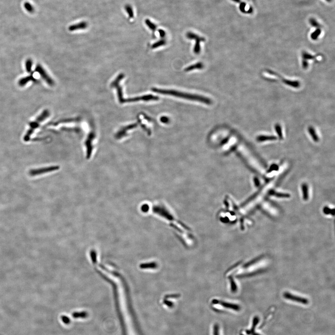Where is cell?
<instances>
[{
  "mask_svg": "<svg viewBox=\"0 0 335 335\" xmlns=\"http://www.w3.org/2000/svg\"><path fill=\"white\" fill-rule=\"evenodd\" d=\"M259 318L257 317H255L254 318L253 321V325L251 329L250 330H247L246 331V333L249 335H257V333H256L255 332V330L256 327V325L259 322Z\"/></svg>",
  "mask_w": 335,
  "mask_h": 335,
  "instance_id": "cell-9",
  "label": "cell"
},
{
  "mask_svg": "<svg viewBox=\"0 0 335 335\" xmlns=\"http://www.w3.org/2000/svg\"><path fill=\"white\" fill-rule=\"evenodd\" d=\"M124 77V74H120V75L117 76L116 80H115L111 84L112 86L116 88V89H117L118 99H119V102H121V103H124V100L125 99H124V97H123V91H122V88L120 87V85H119V83Z\"/></svg>",
  "mask_w": 335,
  "mask_h": 335,
  "instance_id": "cell-6",
  "label": "cell"
},
{
  "mask_svg": "<svg viewBox=\"0 0 335 335\" xmlns=\"http://www.w3.org/2000/svg\"><path fill=\"white\" fill-rule=\"evenodd\" d=\"M269 195H271V196H275V197H277L278 198H289L291 197V195L290 194H288V193H281V192H277V191H275L274 190H271L269 191Z\"/></svg>",
  "mask_w": 335,
  "mask_h": 335,
  "instance_id": "cell-10",
  "label": "cell"
},
{
  "mask_svg": "<svg viewBox=\"0 0 335 335\" xmlns=\"http://www.w3.org/2000/svg\"><path fill=\"white\" fill-rule=\"evenodd\" d=\"M32 63V61L30 59H28L25 62V68L27 72L30 73L31 72Z\"/></svg>",
  "mask_w": 335,
  "mask_h": 335,
  "instance_id": "cell-19",
  "label": "cell"
},
{
  "mask_svg": "<svg viewBox=\"0 0 335 335\" xmlns=\"http://www.w3.org/2000/svg\"><path fill=\"white\" fill-rule=\"evenodd\" d=\"M74 318H85L88 316V313L86 312H74L72 314Z\"/></svg>",
  "mask_w": 335,
  "mask_h": 335,
  "instance_id": "cell-20",
  "label": "cell"
},
{
  "mask_svg": "<svg viewBox=\"0 0 335 335\" xmlns=\"http://www.w3.org/2000/svg\"><path fill=\"white\" fill-rule=\"evenodd\" d=\"M203 68V64H202L201 62H198V63H196L195 64H193V65H191V66H188L187 68H186L185 69V71L188 72L190 71L193 70H196V69H201Z\"/></svg>",
  "mask_w": 335,
  "mask_h": 335,
  "instance_id": "cell-17",
  "label": "cell"
},
{
  "mask_svg": "<svg viewBox=\"0 0 335 335\" xmlns=\"http://www.w3.org/2000/svg\"><path fill=\"white\" fill-rule=\"evenodd\" d=\"M61 319H62V321H63L64 323L66 324H69V323L70 322V319H69L68 317H66V316H62V317H61Z\"/></svg>",
  "mask_w": 335,
  "mask_h": 335,
  "instance_id": "cell-30",
  "label": "cell"
},
{
  "mask_svg": "<svg viewBox=\"0 0 335 335\" xmlns=\"http://www.w3.org/2000/svg\"><path fill=\"white\" fill-rule=\"evenodd\" d=\"M145 23H146V25L148 26L149 28L152 31H155L156 29V26L154 24V23L152 22L150 20L146 19L145 20Z\"/></svg>",
  "mask_w": 335,
  "mask_h": 335,
  "instance_id": "cell-22",
  "label": "cell"
},
{
  "mask_svg": "<svg viewBox=\"0 0 335 335\" xmlns=\"http://www.w3.org/2000/svg\"><path fill=\"white\" fill-rule=\"evenodd\" d=\"M221 305L223 306L226 308L230 309L236 311H239L240 310V307L235 304H231V303H225V302H221Z\"/></svg>",
  "mask_w": 335,
  "mask_h": 335,
  "instance_id": "cell-14",
  "label": "cell"
},
{
  "mask_svg": "<svg viewBox=\"0 0 335 335\" xmlns=\"http://www.w3.org/2000/svg\"><path fill=\"white\" fill-rule=\"evenodd\" d=\"M308 131L309 133H310V135L311 136L313 141L315 142H318L319 140V137H318L317 133H316L315 129L313 128L310 127L308 128Z\"/></svg>",
  "mask_w": 335,
  "mask_h": 335,
  "instance_id": "cell-18",
  "label": "cell"
},
{
  "mask_svg": "<svg viewBox=\"0 0 335 335\" xmlns=\"http://www.w3.org/2000/svg\"><path fill=\"white\" fill-rule=\"evenodd\" d=\"M159 99V97L157 96H154L152 95H144L142 97H137L129 98L128 99H124V102H136L140 101H157Z\"/></svg>",
  "mask_w": 335,
  "mask_h": 335,
  "instance_id": "cell-7",
  "label": "cell"
},
{
  "mask_svg": "<svg viewBox=\"0 0 335 335\" xmlns=\"http://www.w3.org/2000/svg\"><path fill=\"white\" fill-rule=\"evenodd\" d=\"M87 27V23H86L85 22H81V23H78V24L71 26L69 28V30L70 31L76 30L80 29H85Z\"/></svg>",
  "mask_w": 335,
  "mask_h": 335,
  "instance_id": "cell-16",
  "label": "cell"
},
{
  "mask_svg": "<svg viewBox=\"0 0 335 335\" xmlns=\"http://www.w3.org/2000/svg\"><path fill=\"white\" fill-rule=\"evenodd\" d=\"M324 212L326 214H332V213H334V209L333 210H331L330 208H328L327 207H324Z\"/></svg>",
  "mask_w": 335,
  "mask_h": 335,
  "instance_id": "cell-26",
  "label": "cell"
},
{
  "mask_svg": "<svg viewBox=\"0 0 335 335\" xmlns=\"http://www.w3.org/2000/svg\"><path fill=\"white\" fill-rule=\"evenodd\" d=\"M35 71L38 72L41 75L43 79L50 86H53L55 84L54 81L53 79L49 76L45 70L43 68V67L40 64H38L36 66L35 69Z\"/></svg>",
  "mask_w": 335,
  "mask_h": 335,
  "instance_id": "cell-5",
  "label": "cell"
},
{
  "mask_svg": "<svg viewBox=\"0 0 335 335\" xmlns=\"http://www.w3.org/2000/svg\"><path fill=\"white\" fill-rule=\"evenodd\" d=\"M278 170V166L277 165L274 164V165H271V166L269 168V172H271L274 170Z\"/></svg>",
  "mask_w": 335,
  "mask_h": 335,
  "instance_id": "cell-29",
  "label": "cell"
},
{
  "mask_svg": "<svg viewBox=\"0 0 335 335\" xmlns=\"http://www.w3.org/2000/svg\"><path fill=\"white\" fill-rule=\"evenodd\" d=\"M284 297H285L286 299H288V300H292L293 301H296V302H298V303H301V304H304V305H307L308 304V300L306 298H304V297H300L297 296L293 295L292 294L290 293L285 292L284 294Z\"/></svg>",
  "mask_w": 335,
  "mask_h": 335,
  "instance_id": "cell-8",
  "label": "cell"
},
{
  "mask_svg": "<svg viewBox=\"0 0 335 335\" xmlns=\"http://www.w3.org/2000/svg\"><path fill=\"white\" fill-rule=\"evenodd\" d=\"M158 32H159V34H160V36L162 37H164L165 36V32L163 29H159L158 30Z\"/></svg>",
  "mask_w": 335,
  "mask_h": 335,
  "instance_id": "cell-31",
  "label": "cell"
},
{
  "mask_svg": "<svg viewBox=\"0 0 335 335\" xmlns=\"http://www.w3.org/2000/svg\"><path fill=\"white\" fill-rule=\"evenodd\" d=\"M152 91L159 93V94H162V95H169V96H174V97L181 98L185 99L188 100L199 102L205 103L208 105H211L212 102L211 100L203 96L188 94V93L180 92V91H176V90L153 88H152Z\"/></svg>",
  "mask_w": 335,
  "mask_h": 335,
  "instance_id": "cell-1",
  "label": "cell"
},
{
  "mask_svg": "<svg viewBox=\"0 0 335 335\" xmlns=\"http://www.w3.org/2000/svg\"><path fill=\"white\" fill-rule=\"evenodd\" d=\"M58 166H51L39 169H32L29 171V174L31 176H35L51 172L57 170L59 169Z\"/></svg>",
  "mask_w": 335,
  "mask_h": 335,
  "instance_id": "cell-3",
  "label": "cell"
},
{
  "mask_svg": "<svg viewBox=\"0 0 335 335\" xmlns=\"http://www.w3.org/2000/svg\"><path fill=\"white\" fill-rule=\"evenodd\" d=\"M241 335H242V334H241Z\"/></svg>",
  "mask_w": 335,
  "mask_h": 335,
  "instance_id": "cell-33",
  "label": "cell"
},
{
  "mask_svg": "<svg viewBox=\"0 0 335 335\" xmlns=\"http://www.w3.org/2000/svg\"><path fill=\"white\" fill-rule=\"evenodd\" d=\"M187 37L189 39H193L196 40V44L194 47V53L196 54H198L201 51L200 43L201 42H204L205 39L203 37H201L199 35H197L196 34L192 32H188L186 34Z\"/></svg>",
  "mask_w": 335,
  "mask_h": 335,
  "instance_id": "cell-4",
  "label": "cell"
},
{
  "mask_svg": "<svg viewBox=\"0 0 335 335\" xmlns=\"http://www.w3.org/2000/svg\"><path fill=\"white\" fill-rule=\"evenodd\" d=\"M303 199L307 201L309 199V188L307 184L306 183L302 184L301 185Z\"/></svg>",
  "mask_w": 335,
  "mask_h": 335,
  "instance_id": "cell-12",
  "label": "cell"
},
{
  "mask_svg": "<svg viewBox=\"0 0 335 335\" xmlns=\"http://www.w3.org/2000/svg\"><path fill=\"white\" fill-rule=\"evenodd\" d=\"M126 11H127L129 15V16L130 17H133V16H134V14H133V10H132L131 7L127 6L126 7Z\"/></svg>",
  "mask_w": 335,
  "mask_h": 335,
  "instance_id": "cell-25",
  "label": "cell"
},
{
  "mask_svg": "<svg viewBox=\"0 0 335 335\" xmlns=\"http://www.w3.org/2000/svg\"><path fill=\"white\" fill-rule=\"evenodd\" d=\"M277 139V138L274 136H264L261 135L256 138V140L259 142H263L266 141H273Z\"/></svg>",
  "mask_w": 335,
  "mask_h": 335,
  "instance_id": "cell-13",
  "label": "cell"
},
{
  "mask_svg": "<svg viewBox=\"0 0 335 335\" xmlns=\"http://www.w3.org/2000/svg\"><path fill=\"white\" fill-rule=\"evenodd\" d=\"M275 129L279 138L282 139L283 138V136L282 131L280 125L279 124H276L275 126Z\"/></svg>",
  "mask_w": 335,
  "mask_h": 335,
  "instance_id": "cell-21",
  "label": "cell"
},
{
  "mask_svg": "<svg viewBox=\"0 0 335 335\" xmlns=\"http://www.w3.org/2000/svg\"><path fill=\"white\" fill-rule=\"evenodd\" d=\"M232 1H234V2H240V0H232Z\"/></svg>",
  "mask_w": 335,
  "mask_h": 335,
  "instance_id": "cell-32",
  "label": "cell"
},
{
  "mask_svg": "<svg viewBox=\"0 0 335 335\" xmlns=\"http://www.w3.org/2000/svg\"><path fill=\"white\" fill-rule=\"evenodd\" d=\"M34 80H35V79L32 75H29V76H27L26 77L21 78L20 80H19V81H18V84L20 86H24L26 84H28L29 82L34 81Z\"/></svg>",
  "mask_w": 335,
  "mask_h": 335,
  "instance_id": "cell-11",
  "label": "cell"
},
{
  "mask_svg": "<svg viewBox=\"0 0 335 335\" xmlns=\"http://www.w3.org/2000/svg\"><path fill=\"white\" fill-rule=\"evenodd\" d=\"M214 335H219V328L218 324H215L214 326Z\"/></svg>",
  "mask_w": 335,
  "mask_h": 335,
  "instance_id": "cell-27",
  "label": "cell"
},
{
  "mask_svg": "<svg viewBox=\"0 0 335 335\" xmlns=\"http://www.w3.org/2000/svg\"><path fill=\"white\" fill-rule=\"evenodd\" d=\"M49 115H50V113H49V111L48 110H44V111H43L42 114H41L34 121L31 122L29 124V129L26 132V134H25V136H24V138H23V140L24 141L27 142L29 140L31 137L32 135L34 132V130L39 127L40 124L42 122L44 121L46 118H47L49 116Z\"/></svg>",
  "mask_w": 335,
  "mask_h": 335,
  "instance_id": "cell-2",
  "label": "cell"
},
{
  "mask_svg": "<svg viewBox=\"0 0 335 335\" xmlns=\"http://www.w3.org/2000/svg\"><path fill=\"white\" fill-rule=\"evenodd\" d=\"M24 7H25V8H26L29 12H32V11H33V7L29 3H25Z\"/></svg>",
  "mask_w": 335,
  "mask_h": 335,
  "instance_id": "cell-24",
  "label": "cell"
},
{
  "mask_svg": "<svg viewBox=\"0 0 335 335\" xmlns=\"http://www.w3.org/2000/svg\"><path fill=\"white\" fill-rule=\"evenodd\" d=\"M253 181L255 186L256 187H259L260 185V182L259 178L257 177H254Z\"/></svg>",
  "mask_w": 335,
  "mask_h": 335,
  "instance_id": "cell-28",
  "label": "cell"
},
{
  "mask_svg": "<svg viewBox=\"0 0 335 335\" xmlns=\"http://www.w3.org/2000/svg\"><path fill=\"white\" fill-rule=\"evenodd\" d=\"M137 126V124H132L131 125H129L128 126L122 129L120 131L118 132L117 134V137L118 138H121V137H124V133L127 131L128 129H132L135 128Z\"/></svg>",
  "mask_w": 335,
  "mask_h": 335,
  "instance_id": "cell-15",
  "label": "cell"
},
{
  "mask_svg": "<svg viewBox=\"0 0 335 335\" xmlns=\"http://www.w3.org/2000/svg\"><path fill=\"white\" fill-rule=\"evenodd\" d=\"M166 42L165 40H162L160 41H158V42H156V43H155L152 46V48H157L159 47L165 45V44Z\"/></svg>",
  "mask_w": 335,
  "mask_h": 335,
  "instance_id": "cell-23",
  "label": "cell"
}]
</instances>
